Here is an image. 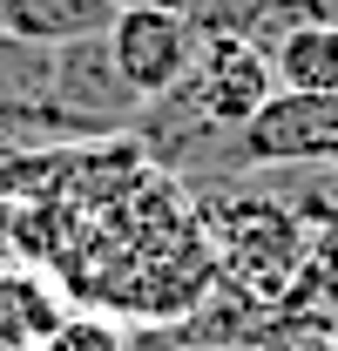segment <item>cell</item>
I'll return each mask as SVG.
<instances>
[{"mask_svg":"<svg viewBox=\"0 0 338 351\" xmlns=\"http://www.w3.org/2000/svg\"><path fill=\"white\" fill-rule=\"evenodd\" d=\"M0 351H27V345H21V338H7V331H0Z\"/></svg>","mask_w":338,"mask_h":351,"instance_id":"7c38bea8","label":"cell"},{"mask_svg":"<svg viewBox=\"0 0 338 351\" xmlns=\"http://www.w3.org/2000/svg\"><path fill=\"white\" fill-rule=\"evenodd\" d=\"M14 156H27V149H14V142H7V135H0V162H14Z\"/></svg>","mask_w":338,"mask_h":351,"instance_id":"8fae6325","label":"cell"},{"mask_svg":"<svg viewBox=\"0 0 338 351\" xmlns=\"http://www.w3.org/2000/svg\"><path fill=\"white\" fill-rule=\"evenodd\" d=\"M244 169H338V88H278L237 129Z\"/></svg>","mask_w":338,"mask_h":351,"instance_id":"7a4b0ae2","label":"cell"},{"mask_svg":"<svg viewBox=\"0 0 338 351\" xmlns=\"http://www.w3.org/2000/svg\"><path fill=\"white\" fill-rule=\"evenodd\" d=\"M183 95L223 122V129H244L257 108L278 95V75H271V54L251 41V34H203L190 75H183Z\"/></svg>","mask_w":338,"mask_h":351,"instance_id":"277c9868","label":"cell"},{"mask_svg":"<svg viewBox=\"0 0 338 351\" xmlns=\"http://www.w3.org/2000/svg\"><path fill=\"white\" fill-rule=\"evenodd\" d=\"M109 7H169V14H196V0H109Z\"/></svg>","mask_w":338,"mask_h":351,"instance_id":"30bf717a","label":"cell"},{"mask_svg":"<svg viewBox=\"0 0 338 351\" xmlns=\"http://www.w3.org/2000/svg\"><path fill=\"white\" fill-rule=\"evenodd\" d=\"M47 82H54V47L0 27V135L14 149H68L75 142L47 115Z\"/></svg>","mask_w":338,"mask_h":351,"instance_id":"5b68a950","label":"cell"},{"mask_svg":"<svg viewBox=\"0 0 338 351\" xmlns=\"http://www.w3.org/2000/svg\"><path fill=\"white\" fill-rule=\"evenodd\" d=\"M34 351H128V331L102 311H68Z\"/></svg>","mask_w":338,"mask_h":351,"instance_id":"9c48e42d","label":"cell"},{"mask_svg":"<svg viewBox=\"0 0 338 351\" xmlns=\"http://www.w3.org/2000/svg\"><path fill=\"white\" fill-rule=\"evenodd\" d=\"M47 115L75 142H122L142 115V95L122 82L115 54L102 34L54 41V82H47Z\"/></svg>","mask_w":338,"mask_h":351,"instance_id":"6da1fadb","label":"cell"},{"mask_svg":"<svg viewBox=\"0 0 338 351\" xmlns=\"http://www.w3.org/2000/svg\"><path fill=\"white\" fill-rule=\"evenodd\" d=\"M332 351H338V338H332Z\"/></svg>","mask_w":338,"mask_h":351,"instance_id":"4fadbf2b","label":"cell"},{"mask_svg":"<svg viewBox=\"0 0 338 351\" xmlns=\"http://www.w3.org/2000/svg\"><path fill=\"white\" fill-rule=\"evenodd\" d=\"M264 54L278 88H338V21H297Z\"/></svg>","mask_w":338,"mask_h":351,"instance_id":"8992f818","label":"cell"},{"mask_svg":"<svg viewBox=\"0 0 338 351\" xmlns=\"http://www.w3.org/2000/svg\"><path fill=\"white\" fill-rule=\"evenodd\" d=\"M102 41L115 54L122 82L142 101H156L169 88H183L196 47H203V27H196V14H169V7H115V21H109Z\"/></svg>","mask_w":338,"mask_h":351,"instance_id":"3957f363","label":"cell"},{"mask_svg":"<svg viewBox=\"0 0 338 351\" xmlns=\"http://www.w3.org/2000/svg\"><path fill=\"white\" fill-rule=\"evenodd\" d=\"M61 317H68V304H61V291L47 277H34V270H0V331L7 338H21V345L34 351Z\"/></svg>","mask_w":338,"mask_h":351,"instance_id":"ba28073f","label":"cell"},{"mask_svg":"<svg viewBox=\"0 0 338 351\" xmlns=\"http://www.w3.org/2000/svg\"><path fill=\"white\" fill-rule=\"evenodd\" d=\"M115 7L109 0H0V27L27 34V41H82V34H109Z\"/></svg>","mask_w":338,"mask_h":351,"instance_id":"52a82bcc","label":"cell"}]
</instances>
